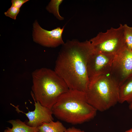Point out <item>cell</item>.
I'll use <instances>...</instances> for the list:
<instances>
[{"instance_id":"6","label":"cell","mask_w":132,"mask_h":132,"mask_svg":"<svg viewBox=\"0 0 132 132\" xmlns=\"http://www.w3.org/2000/svg\"><path fill=\"white\" fill-rule=\"evenodd\" d=\"M120 87L132 76V50L126 46L115 55L110 73Z\"/></svg>"},{"instance_id":"9","label":"cell","mask_w":132,"mask_h":132,"mask_svg":"<svg viewBox=\"0 0 132 132\" xmlns=\"http://www.w3.org/2000/svg\"><path fill=\"white\" fill-rule=\"evenodd\" d=\"M32 98L34 102L35 109L33 111H29L26 113L20 110L18 106H16L11 104L15 108L18 113L22 112L25 115L28 121L25 122L30 127L38 128L44 123L53 121L54 118L51 110L43 106L39 101H36Z\"/></svg>"},{"instance_id":"2","label":"cell","mask_w":132,"mask_h":132,"mask_svg":"<svg viewBox=\"0 0 132 132\" xmlns=\"http://www.w3.org/2000/svg\"><path fill=\"white\" fill-rule=\"evenodd\" d=\"M51 110L56 118L73 124L91 120L97 111L88 102L85 92L70 89L60 97Z\"/></svg>"},{"instance_id":"7","label":"cell","mask_w":132,"mask_h":132,"mask_svg":"<svg viewBox=\"0 0 132 132\" xmlns=\"http://www.w3.org/2000/svg\"><path fill=\"white\" fill-rule=\"evenodd\" d=\"M114 56L93 50L89 57L87 64L89 81L99 76L110 73Z\"/></svg>"},{"instance_id":"11","label":"cell","mask_w":132,"mask_h":132,"mask_svg":"<svg viewBox=\"0 0 132 132\" xmlns=\"http://www.w3.org/2000/svg\"><path fill=\"white\" fill-rule=\"evenodd\" d=\"M7 122L12 125V127H6L4 132H38L37 128L30 127L19 119L10 120Z\"/></svg>"},{"instance_id":"5","label":"cell","mask_w":132,"mask_h":132,"mask_svg":"<svg viewBox=\"0 0 132 132\" xmlns=\"http://www.w3.org/2000/svg\"><path fill=\"white\" fill-rule=\"evenodd\" d=\"M89 41L94 50L114 55L126 46L121 24L117 28L111 27L105 32L99 33Z\"/></svg>"},{"instance_id":"8","label":"cell","mask_w":132,"mask_h":132,"mask_svg":"<svg viewBox=\"0 0 132 132\" xmlns=\"http://www.w3.org/2000/svg\"><path fill=\"white\" fill-rule=\"evenodd\" d=\"M65 26L51 31L42 28L37 20L33 24L32 37L33 41L44 46L55 47L65 43L62 38V34Z\"/></svg>"},{"instance_id":"4","label":"cell","mask_w":132,"mask_h":132,"mask_svg":"<svg viewBox=\"0 0 132 132\" xmlns=\"http://www.w3.org/2000/svg\"><path fill=\"white\" fill-rule=\"evenodd\" d=\"M120 86L110 74L90 80L85 92L88 103L97 111H106L119 102Z\"/></svg>"},{"instance_id":"12","label":"cell","mask_w":132,"mask_h":132,"mask_svg":"<svg viewBox=\"0 0 132 132\" xmlns=\"http://www.w3.org/2000/svg\"><path fill=\"white\" fill-rule=\"evenodd\" d=\"M37 128L38 132H65L66 129L62 123L58 121L44 123Z\"/></svg>"},{"instance_id":"19","label":"cell","mask_w":132,"mask_h":132,"mask_svg":"<svg viewBox=\"0 0 132 132\" xmlns=\"http://www.w3.org/2000/svg\"><path fill=\"white\" fill-rule=\"evenodd\" d=\"M129 107L130 109L132 110V103L129 104Z\"/></svg>"},{"instance_id":"1","label":"cell","mask_w":132,"mask_h":132,"mask_svg":"<svg viewBox=\"0 0 132 132\" xmlns=\"http://www.w3.org/2000/svg\"><path fill=\"white\" fill-rule=\"evenodd\" d=\"M93 49L89 41L68 40L62 45L54 71L69 89L86 92L89 83L87 64Z\"/></svg>"},{"instance_id":"17","label":"cell","mask_w":132,"mask_h":132,"mask_svg":"<svg viewBox=\"0 0 132 132\" xmlns=\"http://www.w3.org/2000/svg\"><path fill=\"white\" fill-rule=\"evenodd\" d=\"M65 132H85L83 130L76 128L74 127H69L66 129Z\"/></svg>"},{"instance_id":"20","label":"cell","mask_w":132,"mask_h":132,"mask_svg":"<svg viewBox=\"0 0 132 132\" xmlns=\"http://www.w3.org/2000/svg\"><path fill=\"white\" fill-rule=\"evenodd\" d=\"M131 50H132V48H131Z\"/></svg>"},{"instance_id":"15","label":"cell","mask_w":132,"mask_h":132,"mask_svg":"<svg viewBox=\"0 0 132 132\" xmlns=\"http://www.w3.org/2000/svg\"><path fill=\"white\" fill-rule=\"evenodd\" d=\"M20 11V9L11 5L8 10L4 12V14L6 16L15 20Z\"/></svg>"},{"instance_id":"14","label":"cell","mask_w":132,"mask_h":132,"mask_svg":"<svg viewBox=\"0 0 132 132\" xmlns=\"http://www.w3.org/2000/svg\"><path fill=\"white\" fill-rule=\"evenodd\" d=\"M123 25L126 45L128 49L131 50L132 46V27L126 24Z\"/></svg>"},{"instance_id":"10","label":"cell","mask_w":132,"mask_h":132,"mask_svg":"<svg viewBox=\"0 0 132 132\" xmlns=\"http://www.w3.org/2000/svg\"><path fill=\"white\" fill-rule=\"evenodd\" d=\"M132 103V76L119 87V103Z\"/></svg>"},{"instance_id":"16","label":"cell","mask_w":132,"mask_h":132,"mask_svg":"<svg viewBox=\"0 0 132 132\" xmlns=\"http://www.w3.org/2000/svg\"><path fill=\"white\" fill-rule=\"evenodd\" d=\"M28 1V0H12L11 1L12 5L20 9L23 4Z\"/></svg>"},{"instance_id":"18","label":"cell","mask_w":132,"mask_h":132,"mask_svg":"<svg viewBox=\"0 0 132 132\" xmlns=\"http://www.w3.org/2000/svg\"><path fill=\"white\" fill-rule=\"evenodd\" d=\"M123 132H132V128L127 130Z\"/></svg>"},{"instance_id":"3","label":"cell","mask_w":132,"mask_h":132,"mask_svg":"<svg viewBox=\"0 0 132 132\" xmlns=\"http://www.w3.org/2000/svg\"><path fill=\"white\" fill-rule=\"evenodd\" d=\"M32 77V97L50 109L60 97L69 89L64 80L50 69H36L33 72Z\"/></svg>"},{"instance_id":"13","label":"cell","mask_w":132,"mask_h":132,"mask_svg":"<svg viewBox=\"0 0 132 132\" xmlns=\"http://www.w3.org/2000/svg\"><path fill=\"white\" fill-rule=\"evenodd\" d=\"M62 0H52L46 7V10L50 13H53L57 19L60 20L64 19L63 17L60 15L59 7L63 1Z\"/></svg>"}]
</instances>
